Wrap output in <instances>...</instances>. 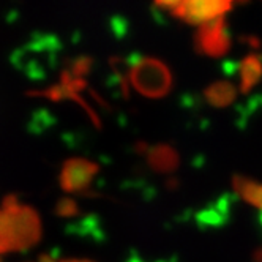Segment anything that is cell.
Instances as JSON below:
<instances>
[{
	"label": "cell",
	"instance_id": "5bb4252c",
	"mask_svg": "<svg viewBox=\"0 0 262 262\" xmlns=\"http://www.w3.org/2000/svg\"><path fill=\"white\" fill-rule=\"evenodd\" d=\"M0 262H4V259H2V257H0Z\"/></svg>",
	"mask_w": 262,
	"mask_h": 262
},
{
	"label": "cell",
	"instance_id": "3957f363",
	"mask_svg": "<svg viewBox=\"0 0 262 262\" xmlns=\"http://www.w3.org/2000/svg\"><path fill=\"white\" fill-rule=\"evenodd\" d=\"M144 157L148 167L157 174H172L180 166V155L176 150V147L166 142L148 145Z\"/></svg>",
	"mask_w": 262,
	"mask_h": 262
},
{
	"label": "cell",
	"instance_id": "8fae6325",
	"mask_svg": "<svg viewBox=\"0 0 262 262\" xmlns=\"http://www.w3.org/2000/svg\"><path fill=\"white\" fill-rule=\"evenodd\" d=\"M59 262H95L90 259H78V257H67V259H60Z\"/></svg>",
	"mask_w": 262,
	"mask_h": 262
},
{
	"label": "cell",
	"instance_id": "ba28073f",
	"mask_svg": "<svg viewBox=\"0 0 262 262\" xmlns=\"http://www.w3.org/2000/svg\"><path fill=\"white\" fill-rule=\"evenodd\" d=\"M19 199H17L16 194H8L5 199H4V205H2V210H13V209H17L19 207Z\"/></svg>",
	"mask_w": 262,
	"mask_h": 262
},
{
	"label": "cell",
	"instance_id": "52a82bcc",
	"mask_svg": "<svg viewBox=\"0 0 262 262\" xmlns=\"http://www.w3.org/2000/svg\"><path fill=\"white\" fill-rule=\"evenodd\" d=\"M55 215L59 218H73L79 215V205L71 198H62L55 204Z\"/></svg>",
	"mask_w": 262,
	"mask_h": 262
},
{
	"label": "cell",
	"instance_id": "7a4b0ae2",
	"mask_svg": "<svg viewBox=\"0 0 262 262\" xmlns=\"http://www.w3.org/2000/svg\"><path fill=\"white\" fill-rule=\"evenodd\" d=\"M100 166L85 158H70L63 163L59 176L60 188L65 193H82L92 185Z\"/></svg>",
	"mask_w": 262,
	"mask_h": 262
},
{
	"label": "cell",
	"instance_id": "6da1fadb",
	"mask_svg": "<svg viewBox=\"0 0 262 262\" xmlns=\"http://www.w3.org/2000/svg\"><path fill=\"white\" fill-rule=\"evenodd\" d=\"M41 238V220L30 205H19L13 210H0V254L24 251Z\"/></svg>",
	"mask_w": 262,
	"mask_h": 262
},
{
	"label": "cell",
	"instance_id": "9c48e42d",
	"mask_svg": "<svg viewBox=\"0 0 262 262\" xmlns=\"http://www.w3.org/2000/svg\"><path fill=\"white\" fill-rule=\"evenodd\" d=\"M253 262H262V245L257 247L254 251H253V256H251Z\"/></svg>",
	"mask_w": 262,
	"mask_h": 262
},
{
	"label": "cell",
	"instance_id": "5b68a950",
	"mask_svg": "<svg viewBox=\"0 0 262 262\" xmlns=\"http://www.w3.org/2000/svg\"><path fill=\"white\" fill-rule=\"evenodd\" d=\"M226 204H218V207H209V209H204L196 221L201 228H216L221 226V223L228 218V210L224 209Z\"/></svg>",
	"mask_w": 262,
	"mask_h": 262
},
{
	"label": "cell",
	"instance_id": "8992f818",
	"mask_svg": "<svg viewBox=\"0 0 262 262\" xmlns=\"http://www.w3.org/2000/svg\"><path fill=\"white\" fill-rule=\"evenodd\" d=\"M207 98L213 106H226L232 101L234 93L228 85H216L207 92Z\"/></svg>",
	"mask_w": 262,
	"mask_h": 262
},
{
	"label": "cell",
	"instance_id": "7c38bea8",
	"mask_svg": "<svg viewBox=\"0 0 262 262\" xmlns=\"http://www.w3.org/2000/svg\"><path fill=\"white\" fill-rule=\"evenodd\" d=\"M16 17H17V13H16V11H10V13H8V17H7V21L11 23L13 19H16Z\"/></svg>",
	"mask_w": 262,
	"mask_h": 262
},
{
	"label": "cell",
	"instance_id": "30bf717a",
	"mask_svg": "<svg viewBox=\"0 0 262 262\" xmlns=\"http://www.w3.org/2000/svg\"><path fill=\"white\" fill-rule=\"evenodd\" d=\"M38 262H57V259H55V256H52V254L45 253L38 257Z\"/></svg>",
	"mask_w": 262,
	"mask_h": 262
},
{
	"label": "cell",
	"instance_id": "4fadbf2b",
	"mask_svg": "<svg viewBox=\"0 0 262 262\" xmlns=\"http://www.w3.org/2000/svg\"><path fill=\"white\" fill-rule=\"evenodd\" d=\"M259 226H260V229H262V212H260V215H259Z\"/></svg>",
	"mask_w": 262,
	"mask_h": 262
},
{
	"label": "cell",
	"instance_id": "277c9868",
	"mask_svg": "<svg viewBox=\"0 0 262 262\" xmlns=\"http://www.w3.org/2000/svg\"><path fill=\"white\" fill-rule=\"evenodd\" d=\"M232 190L242 201H245L253 207L262 209V182L235 174L232 176Z\"/></svg>",
	"mask_w": 262,
	"mask_h": 262
}]
</instances>
